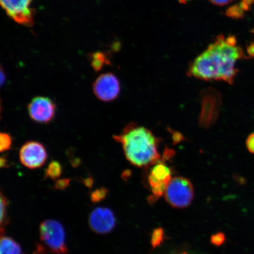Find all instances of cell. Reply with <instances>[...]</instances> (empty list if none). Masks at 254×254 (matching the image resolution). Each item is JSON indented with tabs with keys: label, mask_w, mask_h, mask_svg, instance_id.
I'll return each mask as SVG.
<instances>
[{
	"label": "cell",
	"mask_w": 254,
	"mask_h": 254,
	"mask_svg": "<svg viewBox=\"0 0 254 254\" xmlns=\"http://www.w3.org/2000/svg\"><path fill=\"white\" fill-rule=\"evenodd\" d=\"M243 56L242 49L237 46L236 37L220 35L190 64L189 75L202 80L233 84L238 72L236 63Z\"/></svg>",
	"instance_id": "cell-1"
},
{
	"label": "cell",
	"mask_w": 254,
	"mask_h": 254,
	"mask_svg": "<svg viewBox=\"0 0 254 254\" xmlns=\"http://www.w3.org/2000/svg\"><path fill=\"white\" fill-rule=\"evenodd\" d=\"M113 138L122 144L127 160L133 166L147 167L160 161V140L144 127L130 123Z\"/></svg>",
	"instance_id": "cell-2"
},
{
	"label": "cell",
	"mask_w": 254,
	"mask_h": 254,
	"mask_svg": "<svg viewBox=\"0 0 254 254\" xmlns=\"http://www.w3.org/2000/svg\"><path fill=\"white\" fill-rule=\"evenodd\" d=\"M166 201L174 208L189 206L193 197V189L190 180L183 177L172 178L164 193Z\"/></svg>",
	"instance_id": "cell-3"
},
{
	"label": "cell",
	"mask_w": 254,
	"mask_h": 254,
	"mask_svg": "<svg viewBox=\"0 0 254 254\" xmlns=\"http://www.w3.org/2000/svg\"><path fill=\"white\" fill-rule=\"evenodd\" d=\"M40 235L41 240L53 253L67 254L64 228L59 222L52 220L43 222L40 227Z\"/></svg>",
	"instance_id": "cell-4"
},
{
	"label": "cell",
	"mask_w": 254,
	"mask_h": 254,
	"mask_svg": "<svg viewBox=\"0 0 254 254\" xmlns=\"http://www.w3.org/2000/svg\"><path fill=\"white\" fill-rule=\"evenodd\" d=\"M0 2L8 17L16 23L33 26L36 11L31 7L33 0H0Z\"/></svg>",
	"instance_id": "cell-5"
},
{
	"label": "cell",
	"mask_w": 254,
	"mask_h": 254,
	"mask_svg": "<svg viewBox=\"0 0 254 254\" xmlns=\"http://www.w3.org/2000/svg\"><path fill=\"white\" fill-rule=\"evenodd\" d=\"M171 179L172 171L169 166L160 161L153 165L148 178L152 193L150 202H155L164 194Z\"/></svg>",
	"instance_id": "cell-6"
},
{
	"label": "cell",
	"mask_w": 254,
	"mask_h": 254,
	"mask_svg": "<svg viewBox=\"0 0 254 254\" xmlns=\"http://www.w3.org/2000/svg\"><path fill=\"white\" fill-rule=\"evenodd\" d=\"M93 90L98 99L103 102H111L119 97L121 91L119 79L111 72L104 73L95 79Z\"/></svg>",
	"instance_id": "cell-7"
},
{
	"label": "cell",
	"mask_w": 254,
	"mask_h": 254,
	"mask_svg": "<svg viewBox=\"0 0 254 254\" xmlns=\"http://www.w3.org/2000/svg\"><path fill=\"white\" fill-rule=\"evenodd\" d=\"M19 158L24 167L34 170L42 167L46 163L48 153L42 143L30 141L22 146L19 152Z\"/></svg>",
	"instance_id": "cell-8"
},
{
	"label": "cell",
	"mask_w": 254,
	"mask_h": 254,
	"mask_svg": "<svg viewBox=\"0 0 254 254\" xmlns=\"http://www.w3.org/2000/svg\"><path fill=\"white\" fill-rule=\"evenodd\" d=\"M27 110L28 115L33 122L47 125L55 118L56 106L49 97L37 96L31 100Z\"/></svg>",
	"instance_id": "cell-9"
},
{
	"label": "cell",
	"mask_w": 254,
	"mask_h": 254,
	"mask_svg": "<svg viewBox=\"0 0 254 254\" xmlns=\"http://www.w3.org/2000/svg\"><path fill=\"white\" fill-rule=\"evenodd\" d=\"M201 104L199 123L202 127L207 128L217 119L221 105L220 95L215 90H206L202 95Z\"/></svg>",
	"instance_id": "cell-10"
},
{
	"label": "cell",
	"mask_w": 254,
	"mask_h": 254,
	"mask_svg": "<svg viewBox=\"0 0 254 254\" xmlns=\"http://www.w3.org/2000/svg\"><path fill=\"white\" fill-rule=\"evenodd\" d=\"M89 222L91 229L95 233L104 234L114 229L116 225V218L110 209L99 207L91 212Z\"/></svg>",
	"instance_id": "cell-11"
},
{
	"label": "cell",
	"mask_w": 254,
	"mask_h": 254,
	"mask_svg": "<svg viewBox=\"0 0 254 254\" xmlns=\"http://www.w3.org/2000/svg\"><path fill=\"white\" fill-rule=\"evenodd\" d=\"M89 61L94 70L98 72L103 69L105 66L111 65L109 54L97 52L89 54Z\"/></svg>",
	"instance_id": "cell-12"
},
{
	"label": "cell",
	"mask_w": 254,
	"mask_h": 254,
	"mask_svg": "<svg viewBox=\"0 0 254 254\" xmlns=\"http://www.w3.org/2000/svg\"><path fill=\"white\" fill-rule=\"evenodd\" d=\"M0 254H22L21 247L12 238L1 236Z\"/></svg>",
	"instance_id": "cell-13"
},
{
	"label": "cell",
	"mask_w": 254,
	"mask_h": 254,
	"mask_svg": "<svg viewBox=\"0 0 254 254\" xmlns=\"http://www.w3.org/2000/svg\"><path fill=\"white\" fill-rule=\"evenodd\" d=\"M63 167L58 161L50 162L45 171V177L52 180L58 179L62 176Z\"/></svg>",
	"instance_id": "cell-14"
},
{
	"label": "cell",
	"mask_w": 254,
	"mask_h": 254,
	"mask_svg": "<svg viewBox=\"0 0 254 254\" xmlns=\"http://www.w3.org/2000/svg\"><path fill=\"white\" fill-rule=\"evenodd\" d=\"M12 139L8 133L1 132L0 134V151L1 152L8 151L12 146Z\"/></svg>",
	"instance_id": "cell-15"
},
{
	"label": "cell",
	"mask_w": 254,
	"mask_h": 254,
	"mask_svg": "<svg viewBox=\"0 0 254 254\" xmlns=\"http://www.w3.org/2000/svg\"><path fill=\"white\" fill-rule=\"evenodd\" d=\"M244 11H245L241 8L240 4L234 5L228 8L225 14H226L228 17L238 19L243 17Z\"/></svg>",
	"instance_id": "cell-16"
},
{
	"label": "cell",
	"mask_w": 254,
	"mask_h": 254,
	"mask_svg": "<svg viewBox=\"0 0 254 254\" xmlns=\"http://www.w3.org/2000/svg\"><path fill=\"white\" fill-rule=\"evenodd\" d=\"M8 200L7 198L1 194V227L4 226L7 224V207Z\"/></svg>",
	"instance_id": "cell-17"
},
{
	"label": "cell",
	"mask_w": 254,
	"mask_h": 254,
	"mask_svg": "<svg viewBox=\"0 0 254 254\" xmlns=\"http://www.w3.org/2000/svg\"><path fill=\"white\" fill-rule=\"evenodd\" d=\"M108 190L105 188H101L95 190L91 194V199L93 202L100 201L105 198Z\"/></svg>",
	"instance_id": "cell-18"
},
{
	"label": "cell",
	"mask_w": 254,
	"mask_h": 254,
	"mask_svg": "<svg viewBox=\"0 0 254 254\" xmlns=\"http://www.w3.org/2000/svg\"><path fill=\"white\" fill-rule=\"evenodd\" d=\"M164 237L163 231L161 229L156 230L152 234V244L154 247H156L160 245V243L163 241Z\"/></svg>",
	"instance_id": "cell-19"
},
{
	"label": "cell",
	"mask_w": 254,
	"mask_h": 254,
	"mask_svg": "<svg viewBox=\"0 0 254 254\" xmlns=\"http://www.w3.org/2000/svg\"><path fill=\"white\" fill-rule=\"evenodd\" d=\"M70 179H60L57 180L55 184V188L59 190H64L68 187L70 183Z\"/></svg>",
	"instance_id": "cell-20"
},
{
	"label": "cell",
	"mask_w": 254,
	"mask_h": 254,
	"mask_svg": "<svg viewBox=\"0 0 254 254\" xmlns=\"http://www.w3.org/2000/svg\"><path fill=\"white\" fill-rule=\"evenodd\" d=\"M246 147L251 153L254 154V132L252 133L246 140Z\"/></svg>",
	"instance_id": "cell-21"
},
{
	"label": "cell",
	"mask_w": 254,
	"mask_h": 254,
	"mask_svg": "<svg viewBox=\"0 0 254 254\" xmlns=\"http://www.w3.org/2000/svg\"><path fill=\"white\" fill-rule=\"evenodd\" d=\"M224 240L225 238L223 235H222L221 234H219L216 235L215 236L212 237V242L214 244H217V245H218V244H221L222 243H223Z\"/></svg>",
	"instance_id": "cell-22"
},
{
	"label": "cell",
	"mask_w": 254,
	"mask_h": 254,
	"mask_svg": "<svg viewBox=\"0 0 254 254\" xmlns=\"http://www.w3.org/2000/svg\"><path fill=\"white\" fill-rule=\"evenodd\" d=\"M212 4L219 6H224L225 5L229 4L230 3L233 2L234 0H209Z\"/></svg>",
	"instance_id": "cell-23"
},
{
	"label": "cell",
	"mask_w": 254,
	"mask_h": 254,
	"mask_svg": "<svg viewBox=\"0 0 254 254\" xmlns=\"http://www.w3.org/2000/svg\"><path fill=\"white\" fill-rule=\"evenodd\" d=\"M0 166L1 168H8L9 167V164L8 163V160L4 156H2L0 159Z\"/></svg>",
	"instance_id": "cell-24"
},
{
	"label": "cell",
	"mask_w": 254,
	"mask_h": 254,
	"mask_svg": "<svg viewBox=\"0 0 254 254\" xmlns=\"http://www.w3.org/2000/svg\"><path fill=\"white\" fill-rule=\"evenodd\" d=\"M83 183L85 186L88 187H91L92 186H93V179H92V178L88 177L87 178V179L83 180Z\"/></svg>",
	"instance_id": "cell-25"
},
{
	"label": "cell",
	"mask_w": 254,
	"mask_h": 254,
	"mask_svg": "<svg viewBox=\"0 0 254 254\" xmlns=\"http://www.w3.org/2000/svg\"><path fill=\"white\" fill-rule=\"evenodd\" d=\"M6 81V75L5 72L3 70L2 67L1 68V85L2 86L4 84Z\"/></svg>",
	"instance_id": "cell-26"
},
{
	"label": "cell",
	"mask_w": 254,
	"mask_h": 254,
	"mask_svg": "<svg viewBox=\"0 0 254 254\" xmlns=\"http://www.w3.org/2000/svg\"><path fill=\"white\" fill-rule=\"evenodd\" d=\"M248 53L250 56L254 57V45L250 46L249 49H248Z\"/></svg>",
	"instance_id": "cell-27"
},
{
	"label": "cell",
	"mask_w": 254,
	"mask_h": 254,
	"mask_svg": "<svg viewBox=\"0 0 254 254\" xmlns=\"http://www.w3.org/2000/svg\"><path fill=\"white\" fill-rule=\"evenodd\" d=\"M43 250L40 247H38L37 252L35 254H42Z\"/></svg>",
	"instance_id": "cell-28"
},
{
	"label": "cell",
	"mask_w": 254,
	"mask_h": 254,
	"mask_svg": "<svg viewBox=\"0 0 254 254\" xmlns=\"http://www.w3.org/2000/svg\"><path fill=\"white\" fill-rule=\"evenodd\" d=\"M190 0H179V1L182 4H186L187 2H189Z\"/></svg>",
	"instance_id": "cell-29"
},
{
	"label": "cell",
	"mask_w": 254,
	"mask_h": 254,
	"mask_svg": "<svg viewBox=\"0 0 254 254\" xmlns=\"http://www.w3.org/2000/svg\"><path fill=\"white\" fill-rule=\"evenodd\" d=\"M186 254V253H183V254Z\"/></svg>",
	"instance_id": "cell-30"
}]
</instances>
